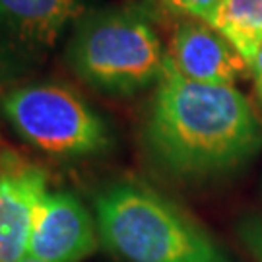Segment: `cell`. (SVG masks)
I'll use <instances>...</instances> for the list:
<instances>
[{
	"instance_id": "cell-11",
	"label": "cell",
	"mask_w": 262,
	"mask_h": 262,
	"mask_svg": "<svg viewBox=\"0 0 262 262\" xmlns=\"http://www.w3.org/2000/svg\"><path fill=\"white\" fill-rule=\"evenodd\" d=\"M239 237L256 262H262V217H247L239 225Z\"/></svg>"
},
{
	"instance_id": "cell-9",
	"label": "cell",
	"mask_w": 262,
	"mask_h": 262,
	"mask_svg": "<svg viewBox=\"0 0 262 262\" xmlns=\"http://www.w3.org/2000/svg\"><path fill=\"white\" fill-rule=\"evenodd\" d=\"M210 26L253 64L262 51V0H224Z\"/></svg>"
},
{
	"instance_id": "cell-4",
	"label": "cell",
	"mask_w": 262,
	"mask_h": 262,
	"mask_svg": "<svg viewBox=\"0 0 262 262\" xmlns=\"http://www.w3.org/2000/svg\"><path fill=\"white\" fill-rule=\"evenodd\" d=\"M0 111L21 140L51 158H88L111 146L103 119L60 82L16 85L2 95Z\"/></svg>"
},
{
	"instance_id": "cell-13",
	"label": "cell",
	"mask_w": 262,
	"mask_h": 262,
	"mask_svg": "<svg viewBox=\"0 0 262 262\" xmlns=\"http://www.w3.org/2000/svg\"><path fill=\"white\" fill-rule=\"evenodd\" d=\"M18 262H43V260H37V258H31V256H26V258H21Z\"/></svg>"
},
{
	"instance_id": "cell-3",
	"label": "cell",
	"mask_w": 262,
	"mask_h": 262,
	"mask_svg": "<svg viewBox=\"0 0 262 262\" xmlns=\"http://www.w3.org/2000/svg\"><path fill=\"white\" fill-rule=\"evenodd\" d=\"M66 62L85 85L101 94L132 95L158 84L167 51L142 12L109 8L76 21Z\"/></svg>"
},
{
	"instance_id": "cell-10",
	"label": "cell",
	"mask_w": 262,
	"mask_h": 262,
	"mask_svg": "<svg viewBox=\"0 0 262 262\" xmlns=\"http://www.w3.org/2000/svg\"><path fill=\"white\" fill-rule=\"evenodd\" d=\"M158 2L169 14L181 16L183 19H200L212 24L224 0H158Z\"/></svg>"
},
{
	"instance_id": "cell-5",
	"label": "cell",
	"mask_w": 262,
	"mask_h": 262,
	"mask_svg": "<svg viewBox=\"0 0 262 262\" xmlns=\"http://www.w3.org/2000/svg\"><path fill=\"white\" fill-rule=\"evenodd\" d=\"M85 10V0H0V80L43 64Z\"/></svg>"
},
{
	"instance_id": "cell-14",
	"label": "cell",
	"mask_w": 262,
	"mask_h": 262,
	"mask_svg": "<svg viewBox=\"0 0 262 262\" xmlns=\"http://www.w3.org/2000/svg\"><path fill=\"white\" fill-rule=\"evenodd\" d=\"M4 150H6V146H4V142H2V134H0V158H2Z\"/></svg>"
},
{
	"instance_id": "cell-12",
	"label": "cell",
	"mask_w": 262,
	"mask_h": 262,
	"mask_svg": "<svg viewBox=\"0 0 262 262\" xmlns=\"http://www.w3.org/2000/svg\"><path fill=\"white\" fill-rule=\"evenodd\" d=\"M251 70H253V78L254 82V90H256V95H258V99L262 101V51L256 55V58L253 60V64H251Z\"/></svg>"
},
{
	"instance_id": "cell-2",
	"label": "cell",
	"mask_w": 262,
	"mask_h": 262,
	"mask_svg": "<svg viewBox=\"0 0 262 262\" xmlns=\"http://www.w3.org/2000/svg\"><path fill=\"white\" fill-rule=\"evenodd\" d=\"M103 245L128 262H231L200 224L138 181H117L95 196Z\"/></svg>"
},
{
	"instance_id": "cell-1",
	"label": "cell",
	"mask_w": 262,
	"mask_h": 262,
	"mask_svg": "<svg viewBox=\"0 0 262 262\" xmlns=\"http://www.w3.org/2000/svg\"><path fill=\"white\" fill-rule=\"evenodd\" d=\"M144 144L171 177L208 179L253 158L262 146V128L239 90L192 82L167 56L150 101Z\"/></svg>"
},
{
	"instance_id": "cell-7",
	"label": "cell",
	"mask_w": 262,
	"mask_h": 262,
	"mask_svg": "<svg viewBox=\"0 0 262 262\" xmlns=\"http://www.w3.org/2000/svg\"><path fill=\"white\" fill-rule=\"evenodd\" d=\"M47 171L16 150L0 158V262L28 256L33 215L47 194Z\"/></svg>"
},
{
	"instance_id": "cell-6",
	"label": "cell",
	"mask_w": 262,
	"mask_h": 262,
	"mask_svg": "<svg viewBox=\"0 0 262 262\" xmlns=\"http://www.w3.org/2000/svg\"><path fill=\"white\" fill-rule=\"evenodd\" d=\"M97 222L66 190L47 192L33 215L28 256L43 262H80L97 249Z\"/></svg>"
},
{
	"instance_id": "cell-8",
	"label": "cell",
	"mask_w": 262,
	"mask_h": 262,
	"mask_svg": "<svg viewBox=\"0 0 262 262\" xmlns=\"http://www.w3.org/2000/svg\"><path fill=\"white\" fill-rule=\"evenodd\" d=\"M169 60L181 74L198 84L233 85L253 74L239 51L206 21L181 19L171 35Z\"/></svg>"
}]
</instances>
